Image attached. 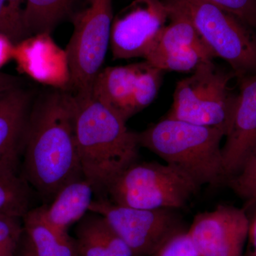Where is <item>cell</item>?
I'll return each instance as SVG.
<instances>
[{"mask_svg": "<svg viewBox=\"0 0 256 256\" xmlns=\"http://www.w3.org/2000/svg\"><path fill=\"white\" fill-rule=\"evenodd\" d=\"M214 5L235 15L252 28H256V0H198Z\"/></svg>", "mask_w": 256, "mask_h": 256, "instance_id": "d4e9b609", "label": "cell"}, {"mask_svg": "<svg viewBox=\"0 0 256 256\" xmlns=\"http://www.w3.org/2000/svg\"><path fill=\"white\" fill-rule=\"evenodd\" d=\"M11 76H12L8 75V74L0 73V85L9 80Z\"/></svg>", "mask_w": 256, "mask_h": 256, "instance_id": "f1b7e54d", "label": "cell"}, {"mask_svg": "<svg viewBox=\"0 0 256 256\" xmlns=\"http://www.w3.org/2000/svg\"><path fill=\"white\" fill-rule=\"evenodd\" d=\"M233 72L218 68L212 60L202 64L190 76L178 82L173 104L166 117L228 131L237 96L230 88Z\"/></svg>", "mask_w": 256, "mask_h": 256, "instance_id": "5b68a950", "label": "cell"}, {"mask_svg": "<svg viewBox=\"0 0 256 256\" xmlns=\"http://www.w3.org/2000/svg\"><path fill=\"white\" fill-rule=\"evenodd\" d=\"M242 208L248 220L246 248L242 256H256V201L246 202Z\"/></svg>", "mask_w": 256, "mask_h": 256, "instance_id": "4316f807", "label": "cell"}, {"mask_svg": "<svg viewBox=\"0 0 256 256\" xmlns=\"http://www.w3.org/2000/svg\"><path fill=\"white\" fill-rule=\"evenodd\" d=\"M226 132L168 118L138 132L140 146L188 174L200 188L225 184L222 140Z\"/></svg>", "mask_w": 256, "mask_h": 256, "instance_id": "3957f363", "label": "cell"}, {"mask_svg": "<svg viewBox=\"0 0 256 256\" xmlns=\"http://www.w3.org/2000/svg\"><path fill=\"white\" fill-rule=\"evenodd\" d=\"M84 0H26L24 20L30 35L52 34L65 18L73 16Z\"/></svg>", "mask_w": 256, "mask_h": 256, "instance_id": "ac0fdd59", "label": "cell"}, {"mask_svg": "<svg viewBox=\"0 0 256 256\" xmlns=\"http://www.w3.org/2000/svg\"><path fill=\"white\" fill-rule=\"evenodd\" d=\"M178 210L120 206L107 197L94 198L89 208L105 218L133 256H150L175 235L188 230Z\"/></svg>", "mask_w": 256, "mask_h": 256, "instance_id": "ba28073f", "label": "cell"}, {"mask_svg": "<svg viewBox=\"0 0 256 256\" xmlns=\"http://www.w3.org/2000/svg\"><path fill=\"white\" fill-rule=\"evenodd\" d=\"M215 58L204 43L170 53L150 56L146 60L156 68L173 72H194L202 64Z\"/></svg>", "mask_w": 256, "mask_h": 256, "instance_id": "44dd1931", "label": "cell"}, {"mask_svg": "<svg viewBox=\"0 0 256 256\" xmlns=\"http://www.w3.org/2000/svg\"><path fill=\"white\" fill-rule=\"evenodd\" d=\"M150 256H200L188 233L176 234Z\"/></svg>", "mask_w": 256, "mask_h": 256, "instance_id": "484cf974", "label": "cell"}, {"mask_svg": "<svg viewBox=\"0 0 256 256\" xmlns=\"http://www.w3.org/2000/svg\"><path fill=\"white\" fill-rule=\"evenodd\" d=\"M73 34L66 53L70 86L79 96L92 94L110 45L112 0H84L72 16Z\"/></svg>", "mask_w": 256, "mask_h": 256, "instance_id": "52a82bcc", "label": "cell"}, {"mask_svg": "<svg viewBox=\"0 0 256 256\" xmlns=\"http://www.w3.org/2000/svg\"><path fill=\"white\" fill-rule=\"evenodd\" d=\"M35 98L18 79L0 87V162L16 164Z\"/></svg>", "mask_w": 256, "mask_h": 256, "instance_id": "4fadbf2b", "label": "cell"}, {"mask_svg": "<svg viewBox=\"0 0 256 256\" xmlns=\"http://www.w3.org/2000/svg\"><path fill=\"white\" fill-rule=\"evenodd\" d=\"M165 0H134L114 18L110 46L114 60L146 58L170 20Z\"/></svg>", "mask_w": 256, "mask_h": 256, "instance_id": "9c48e42d", "label": "cell"}, {"mask_svg": "<svg viewBox=\"0 0 256 256\" xmlns=\"http://www.w3.org/2000/svg\"><path fill=\"white\" fill-rule=\"evenodd\" d=\"M183 11L215 57L232 67L238 79L256 74V34L252 28L214 5L198 0H169Z\"/></svg>", "mask_w": 256, "mask_h": 256, "instance_id": "8992f818", "label": "cell"}, {"mask_svg": "<svg viewBox=\"0 0 256 256\" xmlns=\"http://www.w3.org/2000/svg\"><path fill=\"white\" fill-rule=\"evenodd\" d=\"M75 96L53 88L35 98L24 138V178L44 204L84 176L75 134Z\"/></svg>", "mask_w": 256, "mask_h": 256, "instance_id": "6da1fadb", "label": "cell"}, {"mask_svg": "<svg viewBox=\"0 0 256 256\" xmlns=\"http://www.w3.org/2000/svg\"><path fill=\"white\" fill-rule=\"evenodd\" d=\"M30 202V184L16 172V164L0 162V214L22 218L31 210Z\"/></svg>", "mask_w": 256, "mask_h": 256, "instance_id": "ffe728a7", "label": "cell"}, {"mask_svg": "<svg viewBox=\"0 0 256 256\" xmlns=\"http://www.w3.org/2000/svg\"><path fill=\"white\" fill-rule=\"evenodd\" d=\"M244 202L256 201V148L236 176L226 184Z\"/></svg>", "mask_w": 256, "mask_h": 256, "instance_id": "603a6c76", "label": "cell"}, {"mask_svg": "<svg viewBox=\"0 0 256 256\" xmlns=\"http://www.w3.org/2000/svg\"><path fill=\"white\" fill-rule=\"evenodd\" d=\"M238 80L236 104L222 146L225 184L240 172L256 148V74Z\"/></svg>", "mask_w": 256, "mask_h": 256, "instance_id": "8fae6325", "label": "cell"}, {"mask_svg": "<svg viewBox=\"0 0 256 256\" xmlns=\"http://www.w3.org/2000/svg\"><path fill=\"white\" fill-rule=\"evenodd\" d=\"M74 96L76 140L82 175L96 198L106 197L114 178L138 160V132L130 130L126 121L92 92Z\"/></svg>", "mask_w": 256, "mask_h": 256, "instance_id": "7a4b0ae2", "label": "cell"}, {"mask_svg": "<svg viewBox=\"0 0 256 256\" xmlns=\"http://www.w3.org/2000/svg\"><path fill=\"white\" fill-rule=\"evenodd\" d=\"M26 0H0V34L13 44L31 36L24 20Z\"/></svg>", "mask_w": 256, "mask_h": 256, "instance_id": "7402d4cb", "label": "cell"}, {"mask_svg": "<svg viewBox=\"0 0 256 256\" xmlns=\"http://www.w3.org/2000/svg\"><path fill=\"white\" fill-rule=\"evenodd\" d=\"M23 230L16 256H77L74 237L47 224L38 208L22 217Z\"/></svg>", "mask_w": 256, "mask_h": 256, "instance_id": "2e32d148", "label": "cell"}, {"mask_svg": "<svg viewBox=\"0 0 256 256\" xmlns=\"http://www.w3.org/2000/svg\"><path fill=\"white\" fill-rule=\"evenodd\" d=\"M248 230L244 208L220 204L197 214L188 233L200 256H242Z\"/></svg>", "mask_w": 256, "mask_h": 256, "instance_id": "30bf717a", "label": "cell"}, {"mask_svg": "<svg viewBox=\"0 0 256 256\" xmlns=\"http://www.w3.org/2000/svg\"><path fill=\"white\" fill-rule=\"evenodd\" d=\"M165 1L170 8L169 22L163 28L156 46L144 60L150 56L170 53L204 43L188 15L169 0Z\"/></svg>", "mask_w": 256, "mask_h": 256, "instance_id": "d6986e66", "label": "cell"}, {"mask_svg": "<svg viewBox=\"0 0 256 256\" xmlns=\"http://www.w3.org/2000/svg\"><path fill=\"white\" fill-rule=\"evenodd\" d=\"M94 194L92 185L80 176L64 185L50 203L37 208L50 227L62 233H68L70 227L88 213Z\"/></svg>", "mask_w": 256, "mask_h": 256, "instance_id": "9a60e30c", "label": "cell"}, {"mask_svg": "<svg viewBox=\"0 0 256 256\" xmlns=\"http://www.w3.org/2000/svg\"><path fill=\"white\" fill-rule=\"evenodd\" d=\"M13 60L22 72L35 80L53 88L68 89L66 53L56 44L50 34L33 35L15 45Z\"/></svg>", "mask_w": 256, "mask_h": 256, "instance_id": "7c38bea8", "label": "cell"}, {"mask_svg": "<svg viewBox=\"0 0 256 256\" xmlns=\"http://www.w3.org/2000/svg\"><path fill=\"white\" fill-rule=\"evenodd\" d=\"M77 256H133L132 250L105 218L89 212L75 230Z\"/></svg>", "mask_w": 256, "mask_h": 256, "instance_id": "e0dca14e", "label": "cell"}, {"mask_svg": "<svg viewBox=\"0 0 256 256\" xmlns=\"http://www.w3.org/2000/svg\"><path fill=\"white\" fill-rule=\"evenodd\" d=\"M200 188L188 174L172 165L138 160L114 178L106 197L120 206L178 210Z\"/></svg>", "mask_w": 256, "mask_h": 256, "instance_id": "277c9868", "label": "cell"}, {"mask_svg": "<svg viewBox=\"0 0 256 256\" xmlns=\"http://www.w3.org/2000/svg\"><path fill=\"white\" fill-rule=\"evenodd\" d=\"M14 45L6 37L0 34V68L13 58Z\"/></svg>", "mask_w": 256, "mask_h": 256, "instance_id": "83f0119b", "label": "cell"}, {"mask_svg": "<svg viewBox=\"0 0 256 256\" xmlns=\"http://www.w3.org/2000/svg\"><path fill=\"white\" fill-rule=\"evenodd\" d=\"M22 230V218L0 214V256H16Z\"/></svg>", "mask_w": 256, "mask_h": 256, "instance_id": "cb8c5ba5", "label": "cell"}, {"mask_svg": "<svg viewBox=\"0 0 256 256\" xmlns=\"http://www.w3.org/2000/svg\"><path fill=\"white\" fill-rule=\"evenodd\" d=\"M144 62L101 69L96 77L92 94L110 108L127 122L139 112L137 94L140 76Z\"/></svg>", "mask_w": 256, "mask_h": 256, "instance_id": "5bb4252c", "label": "cell"}]
</instances>
